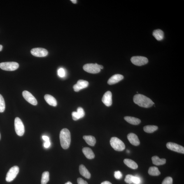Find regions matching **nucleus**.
I'll use <instances>...</instances> for the list:
<instances>
[{"mask_svg": "<svg viewBox=\"0 0 184 184\" xmlns=\"http://www.w3.org/2000/svg\"><path fill=\"white\" fill-rule=\"evenodd\" d=\"M134 102L138 106L145 108H149L155 103L150 98L141 94H136L134 97Z\"/></svg>", "mask_w": 184, "mask_h": 184, "instance_id": "nucleus-1", "label": "nucleus"}, {"mask_svg": "<svg viewBox=\"0 0 184 184\" xmlns=\"http://www.w3.org/2000/svg\"><path fill=\"white\" fill-rule=\"evenodd\" d=\"M60 140L61 146L63 149H66L69 148L71 143V134L68 129L64 128L61 131Z\"/></svg>", "mask_w": 184, "mask_h": 184, "instance_id": "nucleus-2", "label": "nucleus"}, {"mask_svg": "<svg viewBox=\"0 0 184 184\" xmlns=\"http://www.w3.org/2000/svg\"><path fill=\"white\" fill-rule=\"evenodd\" d=\"M110 143L112 148L117 151H122L125 149V145L123 142L117 138H112Z\"/></svg>", "mask_w": 184, "mask_h": 184, "instance_id": "nucleus-3", "label": "nucleus"}, {"mask_svg": "<svg viewBox=\"0 0 184 184\" xmlns=\"http://www.w3.org/2000/svg\"><path fill=\"white\" fill-rule=\"evenodd\" d=\"M19 64L15 62H8L0 63V68L5 71H13L18 69Z\"/></svg>", "mask_w": 184, "mask_h": 184, "instance_id": "nucleus-4", "label": "nucleus"}, {"mask_svg": "<svg viewBox=\"0 0 184 184\" xmlns=\"http://www.w3.org/2000/svg\"><path fill=\"white\" fill-rule=\"evenodd\" d=\"M15 126L17 134L19 136H23L25 132L24 126L22 121L19 117H16L15 119Z\"/></svg>", "mask_w": 184, "mask_h": 184, "instance_id": "nucleus-5", "label": "nucleus"}, {"mask_svg": "<svg viewBox=\"0 0 184 184\" xmlns=\"http://www.w3.org/2000/svg\"><path fill=\"white\" fill-rule=\"evenodd\" d=\"M19 169L18 166H13L9 169L6 175V178L7 182H11L15 179L19 172Z\"/></svg>", "mask_w": 184, "mask_h": 184, "instance_id": "nucleus-6", "label": "nucleus"}, {"mask_svg": "<svg viewBox=\"0 0 184 184\" xmlns=\"http://www.w3.org/2000/svg\"><path fill=\"white\" fill-rule=\"evenodd\" d=\"M131 62L132 64L137 66L144 65L148 63V59L146 57L141 56H136L131 58Z\"/></svg>", "mask_w": 184, "mask_h": 184, "instance_id": "nucleus-7", "label": "nucleus"}, {"mask_svg": "<svg viewBox=\"0 0 184 184\" xmlns=\"http://www.w3.org/2000/svg\"><path fill=\"white\" fill-rule=\"evenodd\" d=\"M83 68L85 71L90 73H97L101 71V69L98 68L97 63L85 64Z\"/></svg>", "mask_w": 184, "mask_h": 184, "instance_id": "nucleus-8", "label": "nucleus"}, {"mask_svg": "<svg viewBox=\"0 0 184 184\" xmlns=\"http://www.w3.org/2000/svg\"><path fill=\"white\" fill-rule=\"evenodd\" d=\"M31 53L35 56L44 57L48 55V52L46 49L43 48H35L31 50Z\"/></svg>", "mask_w": 184, "mask_h": 184, "instance_id": "nucleus-9", "label": "nucleus"}, {"mask_svg": "<svg viewBox=\"0 0 184 184\" xmlns=\"http://www.w3.org/2000/svg\"><path fill=\"white\" fill-rule=\"evenodd\" d=\"M166 146L167 148L169 150L178 152V153H184V147L181 145L175 143L169 142L167 143Z\"/></svg>", "mask_w": 184, "mask_h": 184, "instance_id": "nucleus-10", "label": "nucleus"}, {"mask_svg": "<svg viewBox=\"0 0 184 184\" xmlns=\"http://www.w3.org/2000/svg\"><path fill=\"white\" fill-rule=\"evenodd\" d=\"M22 95L24 99L30 104L34 106L37 104V101L36 99L30 92L27 91H24L23 92Z\"/></svg>", "mask_w": 184, "mask_h": 184, "instance_id": "nucleus-11", "label": "nucleus"}, {"mask_svg": "<svg viewBox=\"0 0 184 184\" xmlns=\"http://www.w3.org/2000/svg\"><path fill=\"white\" fill-rule=\"evenodd\" d=\"M89 85L88 82L86 80H78L76 84L74 85L73 88L75 92H78L81 89L86 88Z\"/></svg>", "mask_w": 184, "mask_h": 184, "instance_id": "nucleus-12", "label": "nucleus"}, {"mask_svg": "<svg viewBox=\"0 0 184 184\" xmlns=\"http://www.w3.org/2000/svg\"><path fill=\"white\" fill-rule=\"evenodd\" d=\"M102 101L107 106H110L112 104V94L110 91H108L103 95Z\"/></svg>", "mask_w": 184, "mask_h": 184, "instance_id": "nucleus-13", "label": "nucleus"}, {"mask_svg": "<svg viewBox=\"0 0 184 184\" xmlns=\"http://www.w3.org/2000/svg\"><path fill=\"white\" fill-rule=\"evenodd\" d=\"M127 138L131 144L137 146L140 144V141L137 136L134 133H130L128 135Z\"/></svg>", "mask_w": 184, "mask_h": 184, "instance_id": "nucleus-14", "label": "nucleus"}, {"mask_svg": "<svg viewBox=\"0 0 184 184\" xmlns=\"http://www.w3.org/2000/svg\"><path fill=\"white\" fill-rule=\"evenodd\" d=\"M124 78V76L120 74L114 75L108 80V83L110 85L114 84L123 79Z\"/></svg>", "mask_w": 184, "mask_h": 184, "instance_id": "nucleus-15", "label": "nucleus"}, {"mask_svg": "<svg viewBox=\"0 0 184 184\" xmlns=\"http://www.w3.org/2000/svg\"><path fill=\"white\" fill-rule=\"evenodd\" d=\"M84 155L87 159H92L95 157V155L92 150L88 147H84L82 149Z\"/></svg>", "mask_w": 184, "mask_h": 184, "instance_id": "nucleus-16", "label": "nucleus"}, {"mask_svg": "<svg viewBox=\"0 0 184 184\" xmlns=\"http://www.w3.org/2000/svg\"><path fill=\"white\" fill-rule=\"evenodd\" d=\"M79 171L80 174L85 178L88 179L90 178V173L84 165H80L79 167Z\"/></svg>", "mask_w": 184, "mask_h": 184, "instance_id": "nucleus-17", "label": "nucleus"}, {"mask_svg": "<svg viewBox=\"0 0 184 184\" xmlns=\"http://www.w3.org/2000/svg\"><path fill=\"white\" fill-rule=\"evenodd\" d=\"M45 99L46 102L51 106H56L57 105V102L56 99L50 94H46L45 96Z\"/></svg>", "mask_w": 184, "mask_h": 184, "instance_id": "nucleus-18", "label": "nucleus"}, {"mask_svg": "<svg viewBox=\"0 0 184 184\" xmlns=\"http://www.w3.org/2000/svg\"><path fill=\"white\" fill-rule=\"evenodd\" d=\"M124 119L127 122L133 125H138L141 122L139 119L134 117L126 116L124 117Z\"/></svg>", "mask_w": 184, "mask_h": 184, "instance_id": "nucleus-19", "label": "nucleus"}, {"mask_svg": "<svg viewBox=\"0 0 184 184\" xmlns=\"http://www.w3.org/2000/svg\"><path fill=\"white\" fill-rule=\"evenodd\" d=\"M152 163L156 165H160L164 164L166 162V159H161L157 156H155L152 157Z\"/></svg>", "mask_w": 184, "mask_h": 184, "instance_id": "nucleus-20", "label": "nucleus"}, {"mask_svg": "<svg viewBox=\"0 0 184 184\" xmlns=\"http://www.w3.org/2000/svg\"><path fill=\"white\" fill-rule=\"evenodd\" d=\"M124 163L128 167L132 169H136L138 168L137 164L132 159H126L124 161Z\"/></svg>", "mask_w": 184, "mask_h": 184, "instance_id": "nucleus-21", "label": "nucleus"}, {"mask_svg": "<svg viewBox=\"0 0 184 184\" xmlns=\"http://www.w3.org/2000/svg\"><path fill=\"white\" fill-rule=\"evenodd\" d=\"M153 35L157 41H161L163 39L164 37V33L161 29L155 30L153 31Z\"/></svg>", "mask_w": 184, "mask_h": 184, "instance_id": "nucleus-22", "label": "nucleus"}, {"mask_svg": "<svg viewBox=\"0 0 184 184\" xmlns=\"http://www.w3.org/2000/svg\"><path fill=\"white\" fill-rule=\"evenodd\" d=\"M83 138L87 144L90 146H94L95 145L96 141L94 136H84Z\"/></svg>", "mask_w": 184, "mask_h": 184, "instance_id": "nucleus-23", "label": "nucleus"}, {"mask_svg": "<svg viewBox=\"0 0 184 184\" xmlns=\"http://www.w3.org/2000/svg\"><path fill=\"white\" fill-rule=\"evenodd\" d=\"M148 173L150 175L153 176H159L161 174L158 168L155 166L149 168Z\"/></svg>", "mask_w": 184, "mask_h": 184, "instance_id": "nucleus-24", "label": "nucleus"}, {"mask_svg": "<svg viewBox=\"0 0 184 184\" xmlns=\"http://www.w3.org/2000/svg\"><path fill=\"white\" fill-rule=\"evenodd\" d=\"M158 127L157 126L154 125H148L143 127V130L145 132L148 133H152L157 130Z\"/></svg>", "mask_w": 184, "mask_h": 184, "instance_id": "nucleus-25", "label": "nucleus"}, {"mask_svg": "<svg viewBox=\"0 0 184 184\" xmlns=\"http://www.w3.org/2000/svg\"><path fill=\"white\" fill-rule=\"evenodd\" d=\"M49 179V173L48 171H45L42 174L41 180V184H46Z\"/></svg>", "mask_w": 184, "mask_h": 184, "instance_id": "nucleus-26", "label": "nucleus"}, {"mask_svg": "<svg viewBox=\"0 0 184 184\" xmlns=\"http://www.w3.org/2000/svg\"><path fill=\"white\" fill-rule=\"evenodd\" d=\"M5 104L4 99L1 94H0V112L2 113L4 111Z\"/></svg>", "mask_w": 184, "mask_h": 184, "instance_id": "nucleus-27", "label": "nucleus"}, {"mask_svg": "<svg viewBox=\"0 0 184 184\" xmlns=\"http://www.w3.org/2000/svg\"><path fill=\"white\" fill-rule=\"evenodd\" d=\"M173 179L170 177H168L164 179L162 184H173Z\"/></svg>", "mask_w": 184, "mask_h": 184, "instance_id": "nucleus-28", "label": "nucleus"}, {"mask_svg": "<svg viewBox=\"0 0 184 184\" xmlns=\"http://www.w3.org/2000/svg\"><path fill=\"white\" fill-rule=\"evenodd\" d=\"M132 183L136 184H139L141 183V180L139 177L137 176H133L132 177Z\"/></svg>", "mask_w": 184, "mask_h": 184, "instance_id": "nucleus-29", "label": "nucleus"}, {"mask_svg": "<svg viewBox=\"0 0 184 184\" xmlns=\"http://www.w3.org/2000/svg\"><path fill=\"white\" fill-rule=\"evenodd\" d=\"M77 113L78 114L80 118H83L84 116L85 113L83 108L81 107H79L77 109Z\"/></svg>", "mask_w": 184, "mask_h": 184, "instance_id": "nucleus-30", "label": "nucleus"}, {"mask_svg": "<svg viewBox=\"0 0 184 184\" xmlns=\"http://www.w3.org/2000/svg\"><path fill=\"white\" fill-rule=\"evenodd\" d=\"M133 175H128L126 176L124 181L126 183L129 184H131L132 183V179Z\"/></svg>", "mask_w": 184, "mask_h": 184, "instance_id": "nucleus-31", "label": "nucleus"}, {"mask_svg": "<svg viewBox=\"0 0 184 184\" xmlns=\"http://www.w3.org/2000/svg\"><path fill=\"white\" fill-rule=\"evenodd\" d=\"M114 177L116 179H120L122 177V173L120 171H116L114 173Z\"/></svg>", "mask_w": 184, "mask_h": 184, "instance_id": "nucleus-32", "label": "nucleus"}, {"mask_svg": "<svg viewBox=\"0 0 184 184\" xmlns=\"http://www.w3.org/2000/svg\"><path fill=\"white\" fill-rule=\"evenodd\" d=\"M58 74L59 76L62 78V77H64L65 75V72L63 68H61L58 70Z\"/></svg>", "mask_w": 184, "mask_h": 184, "instance_id": "nucleus-33", "label": "nucleus"}, {"mask_svg": "<svg viewBox=\"0 0 184 184\" xmlns=\"http://www.w3.org/2000/svg\"><path fill=\"white\" fill-rule=\"evenodd\" d=\"M72 117L73 120L76 121L80 119L79 115L77 112H73L72 113Z\"/></svg>", "mask_w": 184, "mask_h": 184, "instance_id": "nucleus-34", "label": "nucleus"}, {"mask_svg": "<svg viewBox=\"0 0 184 184\" xmlns=\"http://www.w3.org/2000/svg\"><path fill=\"white\" fill-rule=\"evenodd\" d=\"M77 182L78 184H88L86 181L84 180L83 179L80 178L78 179Z\"/></svg>", "mask_w": 184, "mask_h": 184, "instance_id": "nucleus-35", "label": "nucleus"}, {"mask_svg": "<svg viewBox=\"0 0 184 184\" xmlns=\"http://www.w3.org/2000/svg\"><path fill=\"white\" fill-rule=\"evenodd\" d=\"M50 141H45L44 143V146L45 148H48L50 146Z\"/></svg>", "mask_w": 184, "mask_h": 184, "instance_id": "nucleus-36", "label": "nucleus"}, {"mask_svg": "<svg viewBox=\"0 0 184 184\" xmlns=\"http://www.w3.org/2000/svg\"><path fill=\"white\" fill-rule=\"evenodd\" d=\"M43 138L45 141H50V139H49L48 137L46 136H43Z\"/></svg>", "mask_w": 184, "mask_h": 184, "instance_id": "nucleus-37", "label": "nucleus"}, {"mask_svg": "<svg viewBox=\"0 0 184 184\" xmlns=\"http://www.w3.org/2000/svg\"><path fill=\"white\" fill-rule=\"evenodd\" d=\"M101 184H112L110 182L108 181H105L102 182Z\"/></svg>", "mask_w": 184, "mask_h": 184, "instance_id": "nucleus-38", "label": "nucleus"}, {"mask_svg": "<svg viewBox=\"0 0 184 184\" xmlns=\"http://www.w3.org/2000/svg\"><path fill=\"white\" fill-rule=\"evenodd\" d=\"M71 1L73 3H74V4L76 3L77 2V1L76 0H71Z\"/></svg>", "mask_w": 184, "mask_h": 184, "instance_id": "nucleus-39", "label": "nucleus"}, {"mask_svg": "<svg viewBox=\"0 0 184 184\" xmlns=\"http://www.w3.org/2000/svg\"><path fill=\"white\" fill-rule=\"evenodd\" d=\"M3 48V46L2 45H0V52L2 50Z\"/></svg>", "mask_w": 184, "mask_h": 184, "instance_id": "nucleus-40", "label": "nucleus"}, {"mask_svg": "<svg viewBox=\"0 0 184 184\" xmlns=\"http://www.w3.org/2000/svg\"><path fill=\"white\" fill-rule=\"evenodd\" d=\"M65 184H72V183H71L70 182H68L67 183H66Z\"/></svg>", "mask_w": 184, "mask_h": 184, "instance_id": "nucleus-41", "label": "nucleus"}, {"mask_svg": "<svg viewBox=\"0 0 184 184\" xmlns=\"http://www.w3.org/2000/svg\"><path fill=\"white\" fill-rule=\"evenodd\" d=\"M127 152L128 153H129V152H130V151L128 150H127Z\"/></svg>", "mask_w": 184, "mask_h": 184, "instance_id": "nucleus-42", "label": "nucleus"}, {"mask_svg": "<svg viewBox=\"0 0 184 184\" xmlns=\"http://www.w3.org/2000/svg\"><path fill=\"white\" fill-rule=\"evenodd\" d=\"M1 134H0V139H1Z\"/></svg>", "mask_w": 184, "mask_h": 184, "instance_id": "nucleus-43", "label": "nucleus"}]
</instances>
